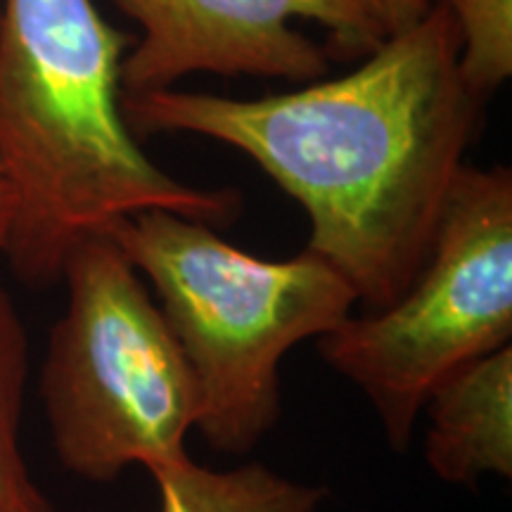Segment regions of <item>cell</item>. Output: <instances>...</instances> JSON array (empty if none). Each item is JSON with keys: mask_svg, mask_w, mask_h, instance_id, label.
I'll return each instance as SVG.
<instances>
[{"mask_svg": "<svg viewBox=\"0 0 512 512\" xmlns=\"http://www.w3.org/2000/svg\"><path fill=\"white\" fill-rule=\"evenodd\" d=\"M140 38L121 62V93L174 88L190 74L318 81L330 50L294 22L328 29L342 55H370L382 31L356 0H114Z\"/></svg>", "mask_w": 512, "mask_h": 512, "instance_id": "8992f818", "label": "cell"}, {"mask_svg": "<svg viewBox=\"0 0 512 512\" xmlns=\"http://www.w3.org/2000/svg\"><path fill=\"white\" fill-rule=\"evenodd\" d=\"M162 512H316L328 491L249 463L216 472L188 456L152 467Z\"/></svg>", "mask_w": 512, "mask_h": 512, "instance_id": "ba28073f", "label": "cell"}, {"mask_svg": "<svg viewBox=\"0 0 512 512\" xmlns=\"http://www.w3.org/2000/svg\"><path fill=\"white\" fill-rule=\"evenodd\" d=\"M448 10L460 34V74L479 100L512 76V0H430Z\"/></svg>", "mask_w": 512, "mask_h": 512, "instance_id": "30bf717a", "label": "cell"}, {"mask_svg": "<svg viewBox=\"0 0 512 512\" xmlns=\"http://www.w3.org/2000/svg\"><path fill=\"white\" fill-rule=\"evenodd\" d=\"M10 219H12V192H10L8 181H5L3 176V169H0V254H3L5 240H8Z\"/></svg>", "mask_w": 512, "mask_h": 512, "instance_id": "7c38bea8", "label": "cell"}, {"mask_svg": "<svg viewBox=\"0 0 512 512\" xmlns=\"http://www.w3.org/2000/svg\"><path fill=\"white\" fill-rule=\"evenodd\" d=\"M512 337V174L463 166L432 252L392 306L349 316L320 337L328 366L373 403L403 451L437 384Z\"/></svg>", "mask_w": 512, "mask_h": 512, "instance_id": "5b68a950", "label": "cell"}, {"mask_svg": "<svg viewBox=\"0 0 512 512\" xmlns=\"http://www.w3.org/2000/svg\"><path fill=\"white\" fill-rule=\"evenodd\" d=\"M107 235L155 285L195 377V427L221 451H249L271 430L283 356L339 328L358 304L342 273L309 249L266 261L171 211H143Z\"/></svg>", "mask_w": 512, "mask_h": 512, "instance_id": "3957f363", "label": "cell"}, {"mask_svg": "<svg viewBox=\"0 0 512 512\" xmlns=\"http://www.w3.org/2000/svg\"><path fill=\"white\" fill-rule=\"evenodd\" d=\"M136 38L95 0L0 3V169L12 192L3 254L22 283L62 278L72 249L143 211L226 223L233 188H195L140 147L121 112V62Z\"/></svg>", "mask_w": 512, "mask_h": 512, "instance_id": "7a4b0ae2", "label": "cell"}, {"mask_svg": "<svg viewBox=\"0 0 512 512\" xmlns=\"http://www.w3.org/2000/svg\"><path fill=\"white\" fill-rule=\"evenodd\" d=\"M377 24L382 36H394L430 10V0H356Z\"/></svg>", "mask_w": 512, "mask_h": 512, "instance_id": "8fae6325", "label": "cell"}, {"mask_svg": "<svg viewBox=\"0 0 512 512\" xmlns=\"http://www.w3.org/2000/svg\"><path fill=\"white\" fill-rule=\"evenodd\" d=\"M41 394L60 463L91 482L188 456L197 389L174 332L110 235L72 249Z\"/></svg>", "mask_w": 512, "mask_h": 512, "instance_id": "277c9868", "label": "cell"}, {"mask_svg": "<svg viewBox=\"0 0 512 512\" xmlns=\"http://www.w3.org/2000/svg\"><path fill=\"white\" fill-rule=\"evenodd\" d=\"M425 460L448 484L512 477V347L465 363L427 396Z\"/></svg>", "mask_w": 512, "mask_h": 512, "instance_id": "52a82bcc", "label": "cell"}, {"mask_svg": "<svg viewBox=\"0 0 512 512\" xmlns=\"http://www.w3.org/2000/svg\"><path fill=\"white\" fill-rule=\"evenodd\" d=\"M484 102L460 74V34L430 3L354 72L268 98L121 93L136 136L195 133L245 152L309 216V252L368 311L392 306L434 235Z\"/></svg>", "mask_w": 512, "mask_h": 512, "instance_id": "6da1fadb", "label": "cell"}, {"mask_svg": "<svg viewBox=\"0 0 512 512\" xmlns=\"http://www.w3.org/2000/svg\"><path fill=\"white\" fill-rule=\"evenodd\" d=\"M29 339L10 294L0 287V512H53L19 448Z\"/></svg>", "mask_w": 512, "mask_h": 512, "instance_id": "9c48e42d", "label": "cell"}]
</instances>
